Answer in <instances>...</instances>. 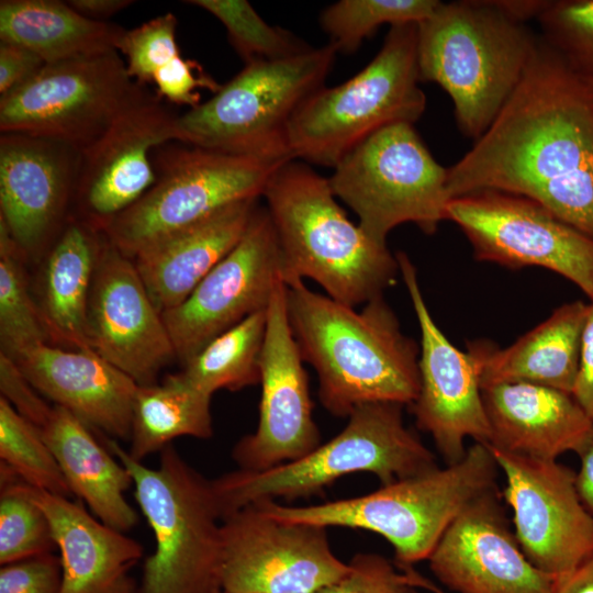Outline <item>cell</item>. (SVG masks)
<instances>
[{"label":"cell","mask_w":593,"mask_h":593,"mask_svg":"<svg viewBox=\"0 0 593 593\" xmlns=\"http://www.w3.org/2000/svg\"><path fill=\"white\" fill-rule=\"evenodd\" d=\"M447 190L524 197L593 238V81L539 36L499 114L448 168Z\"/></svg>","instance_id":"cell-1"},{"label":"cell","mask_w":593,"mask_h":593,"mask_svg":"<svg viewBox=\"0 0 593 593\" xmlns=\"http://www.w3.org/2000/svg\"><path fill=\"white\" fill-rule=\"evenodd\" d=\"M286 302L301 356L314 367L320 401L331 414L349 416L371 402L415 401L419 348L383 295L356 311L295 280L287 283Z\"/></svg>","instance_id":"cell-2"},{"label":"cell","mask_w":593,"mask_h":593,"mask_svg":"<svg viewBox=\"0 0 593 593\" xmlns=\"http://www.w3.org/2000/svg\"><path fill=\"white\" fill-rule=\"evenodd\" d=\"M262 198L273 223L286 283L309 278L349 306L383 295L400 272L396 256L370 238L337 203L328 179L298 159L280 165Z\"/></svg>","instance_id":"cell-3"},{"label":"cell","mask_w":593,"mask_h":593,"mask_svg":"<svg viewBox=\"0 0 593 593\" xmlns=\"http://www.w3.org/2000/svg\"><path fill=\"white\" fill-rule=\"evenodd\" d=\"M538 37L495 1H440L417 24L419 81L448 93L459 130L475 141L519 83Z\"/></svg>","instance_id":"cell-4"},{"label":"cell","mask_w":593,"mask_h":593,"mask_svg":"<svg viewBox=\"0 0 593 593\" xmlns=\"http://www.w3.org/2000/svg\"><path fill=\"white\" fill-rule=\"evenodd\" d=\"M500 469L488 444L474 441L457 463L382 485L369 494L309 506L256 503L267 515L322 527L373 532L394 550L399 567L427 560L440 537L473 500L497 488Z\"/></svg>","instance_id":"cell-5"},{"label":"cell","mask_w":593,"mask_h":593,"mask_svg":"<svg viewBox=\"0 0 593 593\" xmlns=\"http://www.w3.org/2000/svg\"><path fill=\"white\" fill-rule=\"evenodd\" d=\"M403 406L394 402L359 405L338 435L306 456L267 470L239 469L212 480L221 519L262 500L321 494L351 473L369 472L388 485L437 469L434 454L405 426Z\"/></svg>","instance_id":"cell-6"},{"label":"cell","mask_w":593,"mask_h":593,"mask_svg":"<svg viewBox=\"0 0 593 593\" xmlns=\"http://www.w3.org/2000/svg\"><path fill=\"white\" fill-rule=\"evenodd\" d=\"M337 53L327 43L287 58L246 64L210 99L177 115L175 142L271 163L293 159L291 120L325 86Z\"/></svg>","instance_id":"cell-7"},{"label":"cell","mask_w":593,"mask_h":593,"mask_svg":"<svg viewBox=\"0 0 593 593\" xmlns=\"http://www.w3.org/2000/svg\"><path fill=\"white\" fill-rule=\"evenodd\" d=\"M105 446L128 470L155 550L144 562L135 593L220 591L221 514L212 481L189 466L172 445L157 468L134 459L115 439Z\"/></svg>","instance_id":"cell-8"},{"label":"cell","mask_w":593,"mask_h":593,"mask_svg":"<svg viewBox=\"0 0 593 593\" xmlns=\"http://www.w3.org/2000/svg\"><path fill=\"white\" fill-rule=\"evenodd\" d=\"M417 23L391 26L378 54L335 87H322L289 126L293 159L334 168L369 136L395 123L414 124L426 108L419 88Z\"/></svg>","instance_id":"cell-9"},{"label":"cell","mask_w":593,"mask_h":593,"mask_svg":"<svg viewBox=\"0 0 593 593\" xmlns=\"http://www.w3.org/2000/svg\"><path fill=\"white\" fill-rule=\"evenodd\" d=\"M154 184L102 231L134 258L154 242L233 203L259 199L283 163L169 142L154 149Z\"/></svg>","instance_id":"cell-10"},{"label":"cell","mask_w":593,"mask_h":593,"mask_svg":"<svg viewBox=\"0 0 593 593\" xmlns=\"http://www.w3.org/2000/svg\"><path fill=\"white\" fill-rule=\"evenodd\" d=\"M413 125L401 122L376 132L328 178L335 197L379 244L387 245L388 234L401 224L413 223L432 235L445 220L448 168L435 160Z\"/></svg>","instance_id":"cell-11"},{"label":"cell","mask_w":593,"mask_h":593,"mask_svg":"<svg viewBox=\"0 0 593 593\" xmlns=\"http://www.w3.org/2000/svg\"><path fill=\"white\" fill-rule=\"evenodd\" d=\"M146 90L118 51L45 64L0 97V132L27 134L82 150Z\"/></svg>","instance_id":"cell-12"},{"label":"cell","mask_w":593,"mask_h":593,"mask_svg":"<svg viewBox=\"0 0 593 593\" xmlns=\"http://www.w3.org/2000/svg\"><path fill=\"white\" fill-rule=\"evenodd\" d=\"M445 220L461 228L477 260L512 269L541 267L593 298V238L537 202L501 191H477L450 199Z\"/></svg>","instance_id":"cell-13"},{"label":"cell","mask_w":593,"mask_h":593,"mask_svg":"<svg viewBox=\"0 0 593 593\" xmlns=\"http://www.w3.org/2000/svg\"><path fill=\"white\" fill-rule=\"evenodd\" d=\"M348 570L325 527L275 518L254 504L222 519V593H316Z\"/></svg>","instance_id":"cell-14"},{"label":"cell","mask_w":593,"mask_h":593,"mask_svg":"<svg viewBox=\"0 0 593 593\" xmlns=\"http://www.w3.org/2000/svg\"><path fill=\"white\" fill-rule=\"evenodd\" d=\"M283 262L270 214L257 204L235 247L178 306L161 313L176 356L188 361L209 342L266 310Z\"/></svg>","instance_id":"cell-15"},{"label":"cell","mask_w":593,"mask_h":593,"mask_svg":"<svg viewBox=\"0 0 593 593\" xmlns=\"http://www.w3.org/2000/svg\"><path fill=\"white\" fill-rule=\"evenodd\" d=\"M489 447L504 475L503 496L527 559L555 577L573 570L593 552V518L578 494L575 472L558 460Z\"/></svg>","instance_id":"cell-16"},{"label":"cell","mask_w":593,"mask_h":593,"mask_svg":"<svg viewBox=\"0 0 593 593\" xmlns=\"http://www.w3.org/2000/svg\"><path fill=\"white\" fill-rule=\"evenodd\" d=\"M395 256L421 329L419 390L410 406L417 427L432 436L446 466L455 465L466 455L467 438L489 444L491 437L479 366L435 323L409 256L403 251Z\"/></svg>","instance_id":"cell-17"},{"label":"cell","mask_w":593,"mask_h":593,"mask_svg":"<svg viewBox=\"0 0 593 593\" xmlns=\"http://www.w3.org/2000/svg\"><path fill=\"white\" fill-rule=\"evenodd\" d=\"M286 295L287 283L281 280L267 307L258 426L240 438L232 452L242 470H267L298 460L321 445L304 360L292 334Z\"/></svg>","instance_id":"cell-18"},{"label":"cell","mask_w":593,"mask_h":593,"mask_svg":"<svg viewBox=\"0 0 593 593\" xmlns=\"http://www.w3.org/2000/svg\"><path fill=\"white\" fill-rule=\"evenodd\" d=\"M174 114L149 90L80 150L74 202L78 217L102 230L154 184V149L175 142Z\"/></svg>","instance_id":"cell-19"},{"label":"cell","mask_w":593,"mask_h":593,"mask_svg":"<svg viewBox=\"0 0 593 593\" xmlns=\"http://www.w3.org/2000/svg\"><path fill=\"white\" fill-rule=\"evenodd\" d=\"M87 339L94 353L138 385L156 383L159 371L177 358L133 259L105 234L89 296Z\"/></svg>","instance_id":"cell-20"},{"label":"cell","mask_w":593,"mask_h":593,"mask_svg":"<svg viewBox=\"0 0 593 593\" xmlns=\"http://www.w3.org/2000/svg\"><path fill=\"white\" fill-rule=\"evenodd\" d=\"M497 488L469 503L445 530L427 561L455 593H555L557 577L523 552Z\"/></svg>","instance_id":"cell-21"},{"label":"cell","mask_w":593,"mask_h":593,"mask_svg":"<svg viewBox=\"0 0 593 593\" xmlns=\"http://www.w3.org/2000/svg\"><path fill=\"white\" fill-rule=\"evenodd\" d=\"M80 150L18 133L0 135V221L26 256L54 242L69 217Z\"/></svg>","instance_id":"cell-22"},{"label":"cell","mask_w":593,"mask_h":593,"mask_svg":"<svg viewBox=\"0 0 593 593\" xmlns=\"http://www.w3.org/2000/svg\"><path fill=\"white\" fill-rule=\"evenodd\" d=\"M11 359L37 392L90 428L131 438L138 384L92 349L64 350L42 343Z\"/></svg>","instance_id":"cell-23"},{"label":"cell","mask_w":593,"mask_h":593,"mask_svg":"<svg viewBox=\"0 0 593 593\" xmlns=\"http://www.w3.org/2000/svg\"><path fill=\"white\" fill-rule=\"evenodd\" d=\"M493 448L539 460L579 455L593 439V419L572 394L532 383L482 388Z\"/></svg>","instance_id":"cell-24"},{"label":"cell","mask_w":593,"mask_h":593,"mask_svg":"<svg viewBox=\"0 0 593 593\" xmlns=\"http://www.w3.org/2000/svg\"><path fill=\"white\" fill-rule=\"evenodd\" d=\"M21 483L51 523L61 563V593H135L130 571L143 557L138 541L69 497Z\"/></svg>","instance_id":"cell-25"},{"label":"cell","mask_w":593,"mask_h":593,"mask_svg":"<svg viewBox=\"0 0 593 593\" xmlns=\"http://www.w3.org/2000/svg\"><path fill=\"white\" fill-rule=\"evenodd\" d=\"M258 199L227 205L141 250L133 259L146 290L163 313L182 303L235 247Z\"/></svg>","instance_id":"cell-26"},{"label":"cell","mask_w":593,"mask_h":593,"mask_svg":"<svg viewBox=\"0 0 593 593\" xmlns=\"http://www.w3.org/2000/svg\"><path fill=\"white\" fill-rule=\"evenodd\" d=\"M589 304L573 301L506 348L474 342L468 351L480 371L481 388L499 383H532L572 394Z\"/></svg>","instance_id":"cell-27"},{"label":"cell","mask_w":593,"mask_h":593,"mask_svg":"<svg viewBox=\"0 0 593 593\" xmlns=\"http://www.w3.org/2000/svg\"><path fill=\"white\" fill-rule=\"evenodd\" d=\"M72 492L105 525L126 532L138 522L125 499L133 479L122 462L101 444L83 421L53 405L37 426Z\"/></svg>","instance_id":"cell-28"},{"label":"cell","mask_w":593,"mask_h":593,"mask_svg":"<svg viewBox=\"0 0 593 593\" xmlns=\"http://www.w3.org/2000/svg\"><path fill=\"white\" fill-rule=\"evenodd\" d=\"M103 237L102 230L70 216L52 243L46 259L41 313L49 339L75 349H91L87 339V312Z\"/></svg>","instance_id":"cell-29"},{"label":"cell","mask_w":593,"mask_h":593,"mask_svg":"<svg viewBox=\"0 0 593 593\" xmlns=\"http://www.w3.org/2000/svg\"><path fill=\"white\" fill-rule=\"evenodd\" d=\"M124 31L120 25L85 18L67 1H0V42L23 46L45 64L116 51Z\"/></svg>","instance_id":"cell-30"},{"label":"cell","mask_w":593,"mask_h":593,"mask_svg":"<svg viewBox=\"0 0 593 593\" xmlns=\"http://www.w3.org/2000/svg\"><path fill=\"white\" fill-rule=\"evenodd\" d=\"M211 396L179 373L167 376L159 384L138 385L133 402L130 455L142 461L176 438H210Z\"/></svg>","instance_id":"cell-31"},{"label":"cell","mask_w":593,"mask_h":593,"mask_svg":"<svg viewBox=\"0 0 593 593\" xmlns=\"http://www.w3.org/2000/svg\"><path fill=\"white\" fill-rule=\"evenodd\" d=\"M266 326L267 309L213 338L178 373L210 395L221 389L237 391L259 383Z\"/></svg>","instance_id":"cell-32"},{"label":"cell","mask_w":593,"mask_h":593,"mask_svg":"<svg viewBox=\"0 0 593 593\" xmlns=\"http://www.w3.org/2000/svg\"><path fill=\"white\" fill-rule=\"evenodd\" d=\"M25 256L0 221V339L1 354L10 358L49 339L41 309L29 291Z\"/></svg>","instance_id":"cell-33"},{"label":"cell","mask_w":593,"mask_h":593,"mask_svg":"<svg viewBox=\"0 0 593 593\" xmlns=\"http://www.w3.org/2000/svg\"><path fill=\"white\" fill-rule=\"evenodd\" d=\"M439 3L437 0H340L321 13L320 24L338 53L350 54L381 25L418 24Z\"/></svg>","instance_id":"cell-34"},{"label":"cell","mask_w":593,"mask_h":593,"mask_svg":"<svg viewBox=\"0 0 593 593\" xmlns=\"http://www.w3.org/2000/svg\"><path fill=\"white\" fill-rule=\"evenodd\" d=\"M0 458L26 484L69 497L72 492L38 428L0 398Z\"/></svg>","instance_id":"cell-35"},{"label":"cell","mask_w":593,"mask_h":593,"mask_svg":"<svg viewBox=\"0 0 593 593\" xmlns=\"http://www.w3.org/2000/svg\"><path fill=\"white\" fill-rule=\"evenodd\" d=\"M0 480L1 566L54 552L57 547L45 512L24 491L21 480L2 463Z\"/></svg>","instance_id":"cell-36"},{"label":"cell","mask_w":593,"mask_h":593,"mask_svg":"<svg viewBox=\"0 0 593 593\" xmlns=\"http://www.w3.org/2000/svg\"><path fill=\"white\" fill-rule=\"evenodd\" d=\"M214 15L226 29L227 37L245 65L277 60L311 48L292 33L267 23L245 0H190Z\"/></svg>","instance_id":"cell-37"},{"label":"cell","mask_w":593,"mask_h":593,"mask_svg":"<svg viewBox=\"0 0 593 593\" xmlns=\"http://www.w3.org/2000/svg\"><path fill=\"white\" fill-rule=\"evenodd\" d=\"M537 20L541 37L593 81V0L549 1Z\"/></svg>","instance_id":"cell-38"},{"label":"cell","mask_w":593,"mask_h":593,"mask_svg":"<svg viewBox=\"0 0 593 593\" xmlns=\"http://www.w3.org/2000/svg\"><path fill=\"white\" fill-rule=\"evenodd\" d=\"M177 18L168 12L132 30H125L116 51L125 57L128 76L139 86L153 83L154 75L180 54L176 41Z\"/></svg>","instance_id":"cell-39"},{"label":"cell","mask_w":593,"mask_h":593,"mask_svg":"<svg viewBox=\"0 0 593 593\" xmlns=\"http://www.w3.org/2000/svg\"><path fill=\"white\" fill-rule=\"evenodd\" d=\"M348 564L342 579L316 593H418L405 572L381 555L357 553Z\"/></svg>","instance_id":"cell-40"},{"label":"cell","mask_w":593,"mask_h":593,"mask_svg":"<svg viewBox=\"0 0 593 593\" xmlns=\"http://www.w3.org/2000/svg\"><path fill=\"white\" fill-rule=\"evenodd\" d=\"M153 83L161 100L190 109L202 102L199 89H208L214 94L222 87L204 72L199 63L181 55L159 69L153 77Z\"/></svg>","instance_id":"cell-41"},{"label":"cell","mask_w":593,"mask_h":593,"mask_svg":"<svg viewBox=\"0 0 593 593\" xmlns=\"http://www.w3.org/2000/svg\"><path fill=\"white\" fill-rule=\"evenodd\" d=\"M63 572L54 552L3 564L0 593H61Z\"/></svg>","instance_id":"cell-42"},{"label":"cell","mask_w":593,"mask_h":593,"mask_svg":"<svg viewBox=\"0 0 593 593\" xmlns=\"http://www.w3.org/2000/svg\"><path fill=\"white\" fill-rule=\"evenodd\" d=\"M0 389L1 396L36 427L52 407L27 381L15 362L3 354L0 355Z\"/></svg>","instance_id":"cell-43"},{"label":"cell","mask_w":593,"mask_h":593,"mask_svg":"<svg viewBox=\"0 0 593 593\" xmlns=\"http://www.w3.org/2000/svg\"><path fill=\"white\" fill-rule=\"evenodd\" d=\"M44 65L45 61L32 51L0 42V97L23 85Z\"/></svg>","instance_id":"cell-44"},{"label":"cell","mask_w":593,"mask_h":593,"mask_svg":"<svg viewBox=\"0 0 593 593\" xmlns=\"http://www.w3.org/2000/svg\"><path fill=\"white\" fill-rule=\"evenodd\" d=\"M590 301L582 333L580 367L572 395L593 419V298Z\"/></svg>","instance_id":"cell-45"},{"label":"cell","mask_w":593,"mask_h":593,"mask_svg":"<svg viewBox=\"0 0 593 593\" xmlns=\"http://www.w3.org/2000/svg\"><path fill=\"white\" fill-rule=\"evenodd\" d=\"M555 593H593V552L573 570L557 577Z\"/></svg>","instance_id":"cell-46"},{"label":"cell","mask_w":593,"mask_h":593,"mask_svg":"<svg viewBox=\"0 0 593 593\" xmlns=\"http://www.w3.org/2000/svg\"><path fill=\"white\" fill-rule=\"evenodd\" d=\"M67 3L78 13L93 21L107 19L135 3L134 0H68Z\"/></svg>","instance_id":"cell-47"},{"label":"cell","mask_w":593,"mask_h":593,"mask_svg":"<svg viewBox=\"0 0 593 593\" xmlns=\"http://www.w3.org/2000/svg\"><path fill=\"white\" fill-rule=\"evenodd\" d=\"M578 456L580 469L575 472V485L581 502L593 518V439Z\"/></svg>","instance_id":"cell-48"},{"label":"cell","mask_w":593,"mask_h":593,"mask_svg":"<svg viewBox=\"0 0 593 593\" xmlns=\"http://www.w3.org/2000/svg\"><path fill=\"white\" fill-rule=\"evenodd\" d=\"M497 7L511 18L525 23L527 20L538 18L547 8L549 1H495Z\"/></svg>","instance_id":"cell-49"},{"label":"cell","mask_w":593,"mask_h":593,"mask_svg":"<svg viewBox=\"0 0 593 593\" xmlns=\"http://www.w3.org/2000/svg\"><path fill=\"white\" fill-rule=\"evenodd\" d=\"M402 570L406 573L407 578L415 586L426 589L433 593H447L437 585H435L432 581L421 575L412 567H405Z\"/></svg>","instance_id":"cell-50"},{"label":"cell","mask_w":593,"mask_h":593,"mask_svg":"<svg viewBox=\"0 0 593 593\" xmlns=\"http://www.w3.org/2000/svg\"><path fill=\"white\" fill-rule=\"evenodd\" d=\"M214 593H222V592H221V590H220V591H216V592H214Z\"/></svg>","instance_id":"cell-51"}]
</instances>
